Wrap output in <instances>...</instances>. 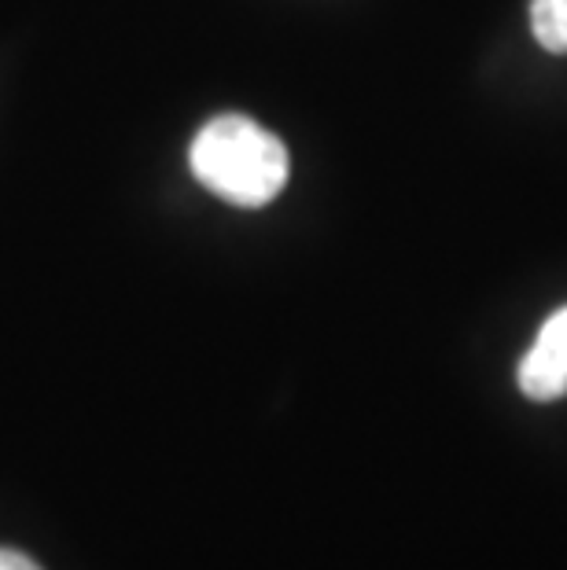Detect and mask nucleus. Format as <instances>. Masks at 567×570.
I'll return each mask as SVG.
<instances>
[{"mask_svg":"<svg viewBox=\"0 0 567 570\" xmlns=\"http://www.w3.org/2000/svg\"><path fill=\"white\" fill-rule=\"evenodd\" d=\"M530 30L546 52L567 56V0H530Z\"/></svg>","mask_w":567,"mask_h":570,"instance_id":"f03ea898","label":"nucleus"},{"mask_svg":"<svg viewBox=\"0 0 567 570\" xmlns=\"http://www.w3.org/2000/svg\"><path fill=\"white\" fill-rule=\"evenodd\" d=\"M535 350L567 380V306L557 309L546 324H541V332L535 338Z\"/></svg>","mask_w":567,"mask_h":570,"instance_id":"7ed1b4c3","label":"nucleus"},{"mask_svg":"<svg viewBox=\"0 0 567 570\" xmlns=\"http://www.w3.org/2000/svg\"><path fill=\"white\" fill-rule=\"evenodd\" d=\"M0 570H41L30 556L22 552H11V549H0Z\"/></svg>","mask_w":567,"mask_h":570,"instance_id":"20e7f679","label":"nucleus"},{"mask_svg":"<svg viewBox=\"0 0 567 570\" xmlns=\"http://www.w3.org/2000/svg\"><path fill=\"white\" fill-rule=\"evenodd\" d=\"M188 166L203 188L233 206L273 203L292 174L281 137L247 115L211 118L192 140Z\"/></svg>","mask_w":567,"mask_h":570,"instance_id":"f257e3e1","label":"nucleus"}]
</instances>
